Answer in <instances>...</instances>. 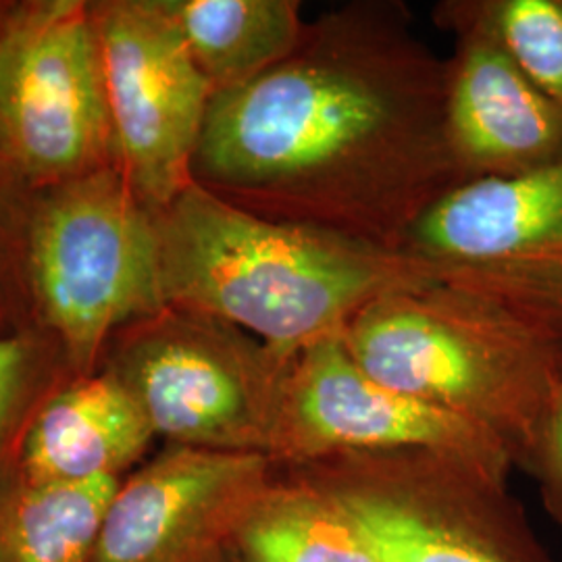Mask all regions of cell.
I'll return each instance as SVG.
<instances>
[{"instance_id":"6da1fadb","label":"cell","mask_w":562,"mask_h":562,"mask_svg":"<svg viewBox=\"0 0 562 562\" xmlns=\"http://www.w3.org/2000/svg\"><path fill=\"white\" fill-rule=\"evenodd\" d=\"M448 59L398 0L306 21L296 48L209 102L192 181L267 220L402 250L467 178L446 132Z\"/></svg>"},{"instance_id":"7a4b0ae2","label":"cell","mask_w":562,"mask_h":562,"mask_svg":"<svg viewBox=\"0 0 562 562\" xmlns=\"http://www.w3.org/2000/svg\"><path fill=\"white\" fill-rule=\"evenodd\" d=\"M157 225L167 306L232 323L290 359L340 338L383 296L440 283L406 252L267 220L196 181Z\"/></svg>"},{"instance_id":"3957f363","label":"cell","mask_w":562,"mask_h":562,"mask_svg":"<svg viewBox=\"0 0 562 562\" xmlns=\"http://www.w3.org/2000/svg\"><path fill=\"white\" fill-rule=\"evenodd\" d=\"M341 340L369 375L473 423L527 469L562 382V341L443 283L369 304Z\"/></svg>"},{"instance_id":"277c9868","label":"cell","mask_w":562,"mask_h":562,"mask_svg":"<svg viewBox=\"0 0 562 562\" xmlns=\"http://www.w3.org/2000/svg\"><path fill=\"white\" fill-rule=\"evenodd\" d=\"M23 269L36 325L74 378L99 371L120 329L167 306L157 213L115 167L30 194Z\"/></svg>"},{"instance_id":"5b68a950","label":"cell","mask_w":562,"mask_h":562,"mask_svg":"<svg viewBox=\"0 0 562 562\" xmlns=\"http://www.w3.org/2000/svg\"><path fill=\"white\" fill-rule=\"evenodd\" d=\"M292 364L232 323L165 306L120 329L99 369L140 406L157 440L269 459Z\"/></svg>"},{"instance_id":"8992f818","label":"cell","mask_w":562,"mask_h":562,"mask_svg":"<svg viewBox=\"0 0 562 562\" xmlns=\"http://www.w3.org/2000/svg\"><path fill=\"white\" fill-rule=\"evenodd\" d=\"M340 506L380 562H550L508 477L431 450L281 467Z\"/></svg>"},{"instance_id":"52a82bcc","label":"cell","mask_w":562,"mask_h":562,"mask_svg":"<svg viewBox=\"0 0 562 562\" xmlns=\"http://www.w3.org/2000/svg\"><path fill=\"white\" fill-rule=\"evenodd\" d=\"M115 167L92 2L0 4V169L23 194Z\"/></svg>"},{"instance_id":"ba28073f","label":"cell","mask_w":562,"mask_h":562,"mask_svg":"<svg viewBox=\"0 0 562 562\" xmlns=\"http://www.w3.org/2000/svg\"><path fill=\"white\" fill-rule=\"evenodd\" d=\"M402 250L443 285L562 341V159L462 183L411 227Z\"/></svg>"},{"instance_id":"9c48e42d","label":"cell","mask_w":562,"mask_h":562,"mask_svg":"<svg viewBox=\"0 0 562 562\" xmlns=\"http://www.w3.org/2000/svg\"><path fill=\"white\" fill-rule=\"evenodd\" d=\"M115 169L161 213L192 183L213 88L159 0L92 2Z\"/></svg>"},{"instance_id":"30bf717a","label":"cell","mask_w":562,"mask_h":562,"mask_svg":"<svg viewBox=\"0 0 562 562\" xmlns=\"http://www.w3.org/2000/svg\"><path fill=\"white\" fill-rule=\"evenodd\" d=\"M431 450L508 477L515 462L473 423L375 380L340 338L301 352L290 371L271 461L292 467L348 452Z\"/></svg>"},{"instance_id":"8fae6325","label":"cell","mask_w":562,"mask_h":562,"mask_svg":"<svg viewBox=\"0 0 562 562\" xmlns=\"http://www.w3.org/2000/svg\"><path fill=\"white\" fill-rule=\"evenodd\" d=\"M276 471L262 454L165 443L117 483L90 562H227Z\"/></svg>"},{"instance_id":"7c38bea8","label":"cell","mask_w":562,"mask_h":562,"mask_svg":"<svg viewBox=\"0 0 562 562\" xmlns=\"http://www.w3.org/2000/svg\"><path fill=\"white\" fill-rule=\"evenodd\" d=\"M448 57L446 132L467 181L513 178L562 159V113L498 42L464 21Z\"/></svg>"},{"instance_id":"4fadbf2b","label":"cell","mask_w":562,"mask_h":562,"mask_svg":"<svg viewBox=\"0 0 562 562\" xmlns=\"http://www.w3.org/2000/svg\"><path fill=\"white\" fill-rule=\"evenodd\" d=\"M157 436L113 375L74 378L42 406L18 473L42 485L121 482L148 459Z\"/></svg>"},{"instance_id":"5bb4252c","label":"cell","mask_w":562,"mask_h":562,"mask_svg":"<svg viewBox=\"0 0 562 562\" xmlns=\"http://www.w3.org/2000/svg\"><path fill=\"white\" fill-rule=\"evenodd\" d=\"M213 94L255 80L301 41L299 0H159Z\"/></svg>"},{"instance_id":"9a60e30c","label":"cell","mask_w":562,"mask_h":562,"mask_svg":"<svg viewBox=\"0 0 562 562\" xmlns=\"http://www.w3.org/2000/svg\"><path fill=\"white\" fill-rule=\"evenodd\" d=\"M236 557L240 562H380L338 504L281 467L241 525Z\"/></svg>"},{"instance_id":"2e32d148","label":"cell","mask_w":562,"mask_h":562,"mask_svg":"<svg viewBox=\"0 0 562 562\" xmlns=\"http://www.w3.org/2000/svg\"><path fill=\"white\" fill-rule=\"evenodd\" d=\"M117 483L0 482V562H90Z\"/></svg>"},{"instance_id":"e0dca14e","label":"cell","mask_w":562,"mask_h":562,"mask_svg":"<svg viewBox=\"0 0 562 562\" xmlns=\"http://www.w3.org/2000/svg\"><path fill=\"white\" fill-rule=\"evenodd\" d=\"M434 20L487 32L562 113V0H446Z\"/></svg>"},{"instance_id":"ac0fdd59","label":"cell","mask_w":562,"mask_h":562,"mask_svg":"<svg viewBox=\"0 0 562 562\" xmlns=\"http://www.w3.org/2000/svg\"><path fill=\"white\" fill-rule=\"evenodd\" d=\"M74 373L42 327L0 336V482L18 473L21 448L42 406Z\"/></svg>"},{"instance_id":"d6986e66","label":"cell","mask_w":562,"mask_h":562,"mask_svg":"<svg viewBox=\"0 0 562 562\" xmlns=\"http://www.w3.org/2000/svg\"><path fill=\"white\" fill-rule=\"evenodd\" d=\"M27 199L0 196V336L38 327L23 269V215Z\"/></svg>"},{"instance_id":"ffe728a7","label":"cell","mask_w":562,"mask_h":562,"mask_svg":"<svg viewBox=\"0 0 562 562\" xmlns=\"http://www.w3.org/2000/svg\"><path fill=\"white\" fill-rule=\"evenodd\" d=\"M525 471L540 485L548 515L562 527V382L548 408L540 438Z\"/></svg>"},{"instance_id":"44dd1931","label":"cell","mask_w":562,"mask_h":562,"mask_svg":"<svg viewBox=\"0 0 562 562\" xmlns=\"http://www.w3.org/2000/svg\"><path fill=\"white\" fill-rule=\"evenodd\" d=\"M0 196H4V199H23L27 194H23L11 181L7 180V176L0 169Z\"/></svg>"},{"instance_id":"7402d4cb","label":"cell","mask_w":562,"mask_h":562,"mask_svg":"<svg viewBox=\"0 0 562 562\" xmlns=\"http://www.w3.org/2000/svg\"><path fill=\"white\" fill-rule=\"evenodd\" d=\"M227 562H240L238 561V557H236V552H234V554H232V557H229V561Z\"/></svg>"}]
</instances>
